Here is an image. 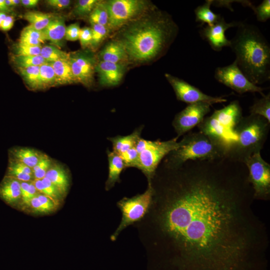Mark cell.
I'll use <instances>...</instances> for the list:
<instances>
[{
	"mask_svg": "<svg viewBox=\"0 0 270 270\" xmlns=\"http://www.w3.org/2000/svg\"><path fill=\"white\" fill-rule=\"evenodd\" d=\"M46 2L48 6L54 8L62 10L68 8L71 2L69 0H48Z\"/></svg>",
	"mask_w": 270,
	"mask_h": 270,
	"instance_id": "cell-45",
	"label": "cell"
},
{
	"mask_svg": "<svg viewBox=\"0 0 270 270\" xmlns=\"http://www.w3.org/2000/svg\"><path fill=\"white\" fill-rule=\"evenodd\" d=\"M45 177L56 187L62 196L66 194L70 186V177L64 166L58 162H54Z\"/></svg>",
	"mask_w": 270,
	"mask_h": 270,
	"instance_id": "cell-17",
	"label": "cell"
},
{
	"mask_svg": "<svg viewBox=\"0 0 270 270\" xmlns=\"http://www.w3.org/2000/svg\"><path fill=\"white\" fill-rule=\"evenodd\" d=\"M40 66H33L18 68L24 82L31 90H38Z\"/></svg>",
	"mask_w": 270,
	"mask_h": 270,
	"instance_id": "cell-30",
	"label": "cell"
},
{
	"mask_svg": "<svg viewBox=\"0 0 270 270\" xmlns=\"http://www.w3.org/2000/svg\"><path fill=\"white\" fill-rule=\"evenodd\" d=\"M178 137L166 141L148 140L140 138L136 149L138 154L137 168L140 170L150 182L163 159L180 144Z\"/></svg>",
	"mask_w": 270,
	"mask_h": 270,
	"instance_id": "cell-7",
	"label": "cell"
},
{
	"mask_svg": "<svg viewBox=\"0 0 270 270\" xmlns=\"http://www.w3.org/2000/svg\"><path fill=\"white\" fill-rule=\"evenodd\" d=\"M98 2L96 0H78L74 10V14L79 16L90 14Z\"/></svg>",
	"mask_w": 270,
	"mask_h": 270,
	"instance_id": "cell-36",
	"label": "cell"
},
{
	"mask_svg": "<svg viewBox=\"0 0 270 270\" xmlns=\"http://www.w3.org/2000/svg\"><path fill=\"white\" fill-rule=\"evenodd\" d=\"M242 117L240 102L235 100L222 108L216 110L211 116L205 117L198 126L199 131L226 144L229 150L236 140L234 128Z\"/></svg>",
	"mask_w": 270,
	"mask_h": 270,
	"instance_id": "cell-6",
	"label": "cell"
},
{
	"mask_svg": "<svg viewBox=\"0 0 270 270\" xmlns=\"http://www.w3.org/2000/svg\"><path fill=\"white\" fill-rule=\"evenodd\" d=\"M55 16L51 14L40 12L30 11L26 12L24 18L30 24V26L38 30H42Z\"/></svg>",
	"mask_w": 270,
	"mask_h": 270,
	"instance_id": "cell-26",
	"label": "cell"
},
{
	"mask_svg": "<svg viewBox=\"0 0 270 270\" xmlns=\"http://www.w3.org/2000/svg\"><path fill=\"white\" fill-rule=\"evenodd\" d=\"M12 62L18 68H26L40 66L47 62L40 56H18L14 55Z\"/></svg>",
	"mask_w": 270,
	"mask_h": 270,
	"instance_id": "cell-33",
	"label": "cell"
},
{
	"mask_svg": "<svg viewBox=\"0 0 270 270\" xmlns=\"http://www.w3.org/2000/svg\"><path fill=\"white\" fill-rule=\"evenodd\" d=\"M95 71L98 73L99 82L105 86H115L120 82L124 74L122 64L100 61L96 64Z\"/></svg>",
	"mask_w": 270,
	"mask_h": 270,
	"instance_id": "cell-16",
	"label": "cell"
},
{
	"mask_svg": "<svg viewBox=\"0 0 270 270\" xmlns=\"http://www.w3.org/2000/svg\"><path fill=\"white\" fill-rule=\"evenodd\" d=\"M41 48V46H30L18 42L15 46V54L18 56L40 55Z\"/></svg>",
	"mask_w": 270,
	"mask_h": 270,
	"instance_id": "cell-38",
	"label": "cell"
},
{
	"mask_svg": "<svg viewBox=\"0 0 270 270\" xmlns=\"http://www.w3.org/2000/svg\"><path fill=\"white\" fill-rule=\"evenodd\" d=\"M38 2V0H21L20 4L26 8L36 6Z\"/></svg>",
	"mask_w": 270,
	"mask_h": 270,
	"instance_id": "cell-48",
	"label": "cell"
},
{
	"mask_svg": "<svg viewBox=\"0 0 270 270\" xmlns=\"http://www.w3.org/2000/svg\"><path fill=\"white\" fill-rule=\"evenodd\" d=\"M80 28L78 23H74L66 27L65 39L70 41H75L79 39Z\"/></svg>",
	"mask_w": 270,
	"mask_h": 270,
	"instance_id": "cell-41",
	"label": "cell"
},
{
	"mask_svg": "<svg viewBox=\"0 0 270 270\" xmlns=\"http://www.w3.org/2000/svg\"><path fill=\"white\" fill-rule=\"evenodd\" d=\"M90 24L92 38L90 46L92 49L96 50L108 34L109 28L107 26L94 23Z\"/></svg>",
	"mask_w": 270,
	"mask_h": 270,
	"instance_id": "cell-35",
	"label": "cell"
},
{
	"mask_svg": "<svg viewBox=\"0 0 270 270\" xmlns=\"http://www.w3.org/2000/svg\"><path fill=\"white\" fill-rule=\"evenodd\" d=\"M210 106L206 102L188 104L178 113L172 122L177 137L185 134L198 126L210 112Z\"/></svg>",
	"mask_w": 270,
	"mask_h": 270,
	"instance_id": "cell-13",
	"label": "cell"
},
{
	"mask_svg": "<svg viewBox=\"0 0 270 270\" xmlns=\"http://www.w3.org/2000/svg\"><path fill=\"white\" fill-rule=\"evenodd\" d=\"M13 6H16L20 4V0H11Z\"/></svg>",
	"mask_w": 270,
	"mask_h": 270,
	"instance_id": "cell-51",
	"label": "cell"
},
{
	"mask_svg": "<svg viewBox=\"0 0 270 270\" xmlns=\"http://www.w3.org/2000/svg\"><path fill=\"white\" fill-rule=\"evenodd\" d=\"M0 196L7 204L16 203L21 198L20 182L6 176L0 184Z\"/></svg>",
	"mask_w": 270,
	"mask_h": 270,
	"instance_id": "cell-21",
	"label": "cell"
},
{
	"mask_svg": "<svg viewBox=\"0 0 270 270\" xmlns=\"http://www.w3.org/2000/svg\"><path fill=\"white\" fill-rule=\"evenodd\" d=\"M120 156L124 162L125 168H137L138 154L136 148H131Z\"/></svg>",
	"mask_w": 270,
	"mask_h": 270,
	"instance_id": "cell-39",
	"label": "cell"
},
{
	"mask_svg": "<svg viewBox=\"0 0 270 270\" xmlns=\"http://www.w3.org/2000/svg\"><path fill=\"white\" fill-rule=\"evenodd\" d=\"M46 40L42 30H38L30 25L21 32L18 43L30 46H41Z\"/></svg>",
	"mask_w": 270,
	"mask_h": 270,
	"instance_id": "cell-27",
	"label": "cell"
},
{
	"mask_svg": "<svg viewBox=\"0 0 270 270\" xmlns=\"http://www.w3.org/2000/svg\"><path fill=\"white\" fill-rule=\"evenodd\" d=\"M45 189V196L49 197L54 202H56L62 196L56 187L46 177L42 179Z\"/></svg>",
	"mask_w": 270,
	"mask_h": 270,
	"instance_id": "cell-40",
	"label": "cell"
},
{
	"mask_svg": "<svg viewBox=\"0 0 270 270\" xmlns=\"http://www.w3.org/2000/svg\"><path fill=\"white\" fill-rule=\"evenodd\" d=\"M66 26L64 18L55 16L42 30L46 40H50L52 45L60 46L65 38Z\"/></svg>",
	"mask_w": 270,
	"mask_h": 270,
	"instance_id": "cell-19",
	"label": "cell"
},
{
	"mask_svg": "<svg viewBox=\"0 0 270 270\" xmlns=\"http://www.w3.org/2000/svg\"><path fill=\"white\" fill-rule=\"evenodd\" d=\"M89 19L90 23L108 26V14L106 3L98 2L90 14Z\"/></svg>",
	"mask_w": 270,
	"mask_h": 270,
	"instance_id": "cell-32",
	"label": "cell"
},
{
	"mask_svg": "<svg viewBox=\"0 0 270 270\" xmlns=\"http://www.w3.org/2000/svg\"><path fill=\"white\" fill-rule=\"evenodd\" d=\"M56 85L55 74L50 62L40 66L38 90L44 89Z\"/></svg>",
	"mask_w": 270,
	"mask_h": 270,
	"instance_id": "cell-28",
	"label": "cell"
},
{
	"mask_svg": "<svg viewBox=\"0 0 270 270\" xmlns=\"http://www.w3.org/2000/svg\"><path fill=\"white\" fill-rule=\"evenodd\" d=\"M108 14V27L118 28L141 14L147 3L141 0H112L106 2Z\"/></svg>",
	"mask_w": 270,
	"mask_h": 270,
	"instance_id": "cell-10",
	"label": "cell"
},
{
	"mask_svg": "<svg viewBox=\"0 0 270 270\" xmlns=\"http://www.w3.org/2000/svg\"><path fill=\"white\" fill-rule=\"evenodd\" d=\"M68 60L50 62L55 74L56 85L76 82Z\"/></svg>",
	"mask_w": 270,
	"mask_h": 270,
	"instance_id": "cell-23",
	"label": "cell"
},
{
	"mask_svg": "<svg viewBox=\"0 0 270 270\" xmlns=\"http://www.w3.org/2000/svg\"><path fill=\"white\" fill-rule=\"evenodd\" d=\"M6 16V14L4 12H0V26Z\"/></svg>",
	"mask_w": 270,
	"mask_h": 270,
	"instance_id": "cell-50",
	"label": "cell"
},
{
	"mask_svg": "<svg viewBox=\"0 0 270 270\" xmlns=\"http://www.w3.org/2000/svg\"><path fill=\"white\" fill-rule=\"evenodd\" d=\"M270 127V122L262 116L252 114L242 116L234 128L236 140L230 148L228 156L244 163L253 154L260 152Z\"/></svg>",
	"mask_w": 270,
	"mask_h": 270,
	"instance_id": "cell-5",
	"label": "cell"
},
{
	"mask_svg": "<svg viewBox=\"0 0 270 270\" xmlns=\"http://www.w3.org/2000/svg\"><path fill=\"white\" fill-rule=\"evenodd\" d=\"M237 24V22H227L222 16L213 25L204 27L200 30V34L213 50L220 52L224 47L230 46V40L226 38L225 32L228 29L236 26Z\"/></svg>",
	"mask_w": 270,
	"mask_h": 270,
	"instance_id": "cell-15",
	"label": "cell"
},
{
	"mask_svg": "<svg viewBox=\"0 0 270 270\" xmlns=\"http://www.w3.org/2000/svg\"><path fill=\"white\" fill-rule=\"evenodd\" d=\"M40 55L48 62L69 59L70 53L60 50L54 45L46 44L42 46Z\"/></svg>",
	"mask_w": 270,
	"mask_h": 270,
	"instance_id": "cell-31",
	"label": "cell"
},
{
	"mask_svg": "<svg viewBox=\"0 0 270 270\" xmlns=\"http://www.w3.org/2000/svg\"><path fill=\"white\" fill-rule=\"evenodd\" d=\"M214 78L240 94L259 92L262 96L265 90L251 82L240 70L235 60L230 65L216 68Z\"/></svg>",
	"mask_w": 270,
	"mask_h": 270,
	"instance_id": "cell-11",
	"label": "cell"
},
{
	"mask_svg": "<svg viewBox=\"0 0 270 270\" xmlns=\"http://www.w3.org/2000/svg\"><path fill=\"white\" fill-rule=\"evenodd\" d=\"M0 10L4 12H8L10 8L7 6L4 0H0Z\"/></svg>",
	"mask_w": 270,
	"mask_h": 270,
	"instance_id": "cell-49",
	"label": "cell"
},
{
	"mask_svg": "<svg viewBox=\"0 0 270 270\" xmlns=\"http://www.w3.org/2000/svg\"><path fill=\"white\" fill-rule=\"evenodd\" d=\"M12 158L30 168H34L41 158L42 153L33 148L18 147L11 150Z\"/></svg>",
	"mask_w": 270,
	"mask_h": 270,
	"instance_id": "cell-24",
	"label": "cell"
},
{
	"mask_svg": "<svg viewBox=\"0 0 270 270\" xmlns=\"http://www.w3.org/2000/svg\"><path fill=\"white\" fill-rule=\"evenodd\" d=\"M230 48L235 61L246 77L254 84L270 80V46L256 26L238 22Z\"/></svg>",
	"mask_w": 270,
	"mask_h": 270,
	"instance_id": "cell-3",
	"label": "cell"
},
{
	"mask_svg": "<svg viewBox=\"0 0 270 270\" xmlns=\"http://www.w3.org/2000/svg\"><path fill=\"white\" fill-rule=\"evenodd\" d=\"M5 3L8 7L13 6L11 0H4Z\"/></svg>",
	"mask_w": 270,
	"mask_h": 270,
	"instance_id": "cell-52",
	"label": "cell"
},
{
	"mask_svg": "<svg viewBox=\"0 0 270 270\" xmlns=\"http://www.w3.org/2000/svg\"><path fill=\"white\" fill-rule=\"evenodd\" d=\"M102 61L120 64L126 57L125 48L120 41L114 40L108 43L100 53Z\"/></svg>",
	"mask_w": 270,
	"mask_h": 270,
	"instance_id": "cell-22",
	"label": "cell"
},
{
	"mask_svg": "<svg viewBox=\"0 0 270 270\" xmlns=\"http://www.w3.org/2000/svg\"><path fill=\"white\" fill-rule=\"evenodd\" d=\"M14 24V18L12 16H7L6 18L2 23L0 28L4 31L9 30L12 28Z\"/></svg>",
	"mask_w": 270,
	"mask_h": 270,
	"instance_id": "cell-46",
	"label": "cell"
},
{
	"mask_svg": "<svg viewBox=\"0 0 270 270\" xmlns=\"http://www.w3.org/2000/svg\"><path fill=\"white\" fill-rule=\"evenodd\" d=\"M212 0H206L204 4L198 6L194 10L196 21L212 26L222 17L220 14L214 12L210 9Z\"/></svg>",
	"mask_w": 270,
	"mask_h": 270,
	"instance_id": "cell-25",
	"label": "cell"
},
{
	"mask_svg": "<svg viewBox=\"0 0 270 270\" xmlns=\"http://www.w3.org/2000/svg\"><path fill=\"white\" fill-rule=\"evenodd\" d=\"M54 161L46 154H42L41 158L32 168L34 180H42L51 167Z\"/></svg>",
	"mask_w": 270,
	"mask_h": 270,
	"instance_id": "cell-34",
	"label": "cell"
},
{
	"mask_svg": "<svg viewBox=\"0 0 270 270\" xmlns=\"http://www.w3.org/2000/svg\"><path fill=\"white\" fill-rule=\"evenodd\" d=\"M257 20L264 22L270 18V0H264L257 6L252 9Z\"/></svg>",
	"mask_w": 270,
	"mask_h": 270,
	"instance_id": "cell-37",
	"label": "cell"
},
{
	"mask_svg": "<svg viewBox=\"0 0 270 270\" xmlns=\"http://www.w3.org/2000/svg\"><path fill=\"white\" fill-rule=\"evenodd\" d=\"M30 205L36 211L38 212H45L40 202L37 197V196L32 199L30 202Z\"/></svg>",
	"mask_w": 270,
	"mask_h": 270,
	"instance_id": "cell-47",
	"label": "cell"
},
{
	"mask_svg": "<svg viewBox=\"0 0 270 270\" xmlns=\"http://www.w3.org/2000/svg\"><path fill=\"white\" fill-rule=\"evenodd\" d=\"M180 142V146L170 152L161 164L167 168H176L189 160H212L228 156L227 146L200 131L184 134Z\"/></svg>",
	"mask_w": 270,
	"mask_h": 270,
	"instance_id": "cell-4",
	"label": "cell"
},
{
	"mask_svg": "<svg viewBox=\"0 0 270 270\" xmlns=\"http://www.w3.org/2000/svg\"><path fill=\"white\" fill-rule=\"evenodd\" d=\"M68 60L76 82L90 86L96 64L94 54L88 51L76 52L70 54Z\"/></svg>",
	"mask_w": 270,
	"mask_h": 270,
	"instance_id": "cell-14",
	"label": "cell"
},
{
	"mask_svg": "<svg viewBox=\"0 0 270 270\" xmlns=\"http://www.w3.org/2000/svg\"><path fill=\"white\" fill-rule=\"evenodd\" d=\"M142 128V126H140L131 134L127 136L108 138V140L112 144V152L120 156L131 148H135L138 141L140 138Z\"/></svg>",
	"mask_w": 270,
	"mask_h": 270,
	"instance_id": "cell-18",
	"label": "cell"
},
{
	"mask_svg": "<svg viewBox=\"0 0 270 270\" xmlns=\"http://www.w3.org/2000/svg\"><path fill=\"white\" fill-rule=\"evenodd\" d=\"M177 26L167 15L155 16L132 24L124 33L122 40L127 57L144 62L161 56L174 38Z\"/></svg>",
	"mask_w": 270,
	"mask_h": 270,
	"instance_id": "cell-2",
	"label": "cell"
},
{
	"mask_svg": "<svg viewBox=\"0 0 270 270\" xmlns=\"http://www.w3.org/2000/svg\"><path fill=\"white\" fill-rule=\"evenodd\" d=\"M154 190L150 182L142 194L132 198H124L117 205L122 213L120 225L112 234L110 239L116 240L120 232L128 226L142 220L149 212L152 202Z\"/></svg>",
	"mask_w": 270,
	"mask_h": 270,
	"instance_id": "cell-8",
	"label": "cell"
},
{
	"mask_svg": "<svg viewBox=\"0 0 270 270\" xmlns=\"http://www.w3.org/2000/svg\"><path fill=\"white\" fill-rule=\"evenodd\" d=\"M108 162V175L106 182V190H108L120 182V175L125 168L124 162L121 157L108 149L106 150Z\"/></svg>",
	"mask_w": 270,
	"mask_h": 270,
	"instance_id": "cell-20",
	"label": "cell"
},
{
	"mask_svg": "<svg viewBox=\"0 0 270 270\" xmlns=\"http://www.w3.org/2000/svg\"><path fill=\"white\" fill-rule=\"evenodd\" d=\"M39 193L40 192L37 190L33 182H31L26 194L22 200L26 204L30 206V203L32 199L37 196Z\"/></svg>",
	"mask_w": 270,
	"mask_h": 270,
	"instance_id": "cell-44",
	"label": "cell"
},
{
	"mask_svg": "<svg viewBox=\"0 0 270 270\" xmlns=\"http://www.w3.org/2000/svg\"><path fill=\"white\" fill-rule=\"evenodd\" d=\"M151 184L158 244L180 270H246L250 254L264 248L244 163L226 156L160 164Z\"/></svg>",
	"mask_w": 270,
	"mask_h": 270,
	"instance_id": "cell-1",
	"label": "cell"
},
{
	"mask_svg": "<svg viewBox=\"0 0 270 270\" xmlns=\"http://www.w3.org/2000/svg\"><path fill=\"white\" fill-rule=\"evenodd\" d=\"M248 170V180L254 190V199L268 200L270 196V164L260 152L253 154L244 162Z\"/></svg>",
	"mask_w": 270,
	"mask_h": 270,
	"instance_id": "cell-9",
	"label": "cell"
},
{
	"mask_svg": "<svg viewBox=\"0 0 270 270\" xmlns=\"http://www.w3.org/2000/svg\"><path fill=\"white\" fill-rule=\"evenodd\" d=\"M92 38L91 28L84 27L80 28L79 40L82 48H84L90 46Z\"/></svg>",
	"mask_w": 270,
	"mask_h": 270,
	"instance_id": "cell-42",
	"label": "cell"
},
{
	"mask_svg": "<svg viewBox=\"0 0 270 270\" xmlns=\"http://www.w3.org/2000/svg\"><path fill=\"white\" fill-rule=\"evenodd\" d=\"M165 76L173 88L176 98L188 104L206 102L212 106L214 104L222 103L227 101V100L223 97L208 95L184 80L169 74H166Z\"/></svg>",
	"mask_w": 270,
	"mask_h": 270,
	"instance_id": "cell-12",
	"label": "cell"
},
{
	"mask_svg": "<svg viewBox=\"0 0 270 270\" xmlns=\"http://www.w3.org/2000/svg\"><path fill=\"white\" fill-rule=\"evenodd\" d=\"M37 197L40 202L45 212L51 210L54 206V202L49 197L42 194H38Z\"/></svg>",
	"mask_w": 270,
	"mask_h": 270,
	"instance_id": "cell-43",
	"label": "cell"
},
{
	"mask_svg": "<svg viewBox=\"0 0 270 270\" xmlns=\"http://www.w3.org/2000/svg\"><path fill=\"white\" fill-rule=\"evenodd\" d=\"M250 114L258 115L264 118L270 122V94L262 95L256 99L250 108Z\"/></svg>",
	"mask_w": 270,
	"mask_h": 270,
	"instance_id": "cell-29",
	"label": "cell"
}]
</instances>
